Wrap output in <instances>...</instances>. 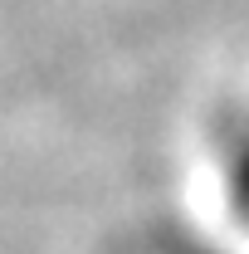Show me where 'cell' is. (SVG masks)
<instances>
[{
	"label": "cell",
	"instance_id": "6da1fadb",
	"mask_svg": "<svg viewBox=\"0 0 249 254\" xmlns=\"http://www.w3.org/2000/svg\"><path fill=\"white\" fill-rule=\"evenodd\" d=\"M220 171H225V200H230V210H235V215L245 220V230H249V113H245V123L230 132Z\"/></svg>",
	"mask_w": 249,
	"mask_h": 254
}]
</instances>
